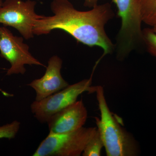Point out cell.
<instances>
[{
  "mask_svg": "<svg viewBox=\"0 0 156 156\" xmlns=\"http://www.w3.org/2000/svg\"><path fill=\"white\" fill-rule=\"evenodd\" d=\"M36 5L31 0H5L0 6V23L14 27L25 40L32 38L35 23L43 16L36 13Z\"/></svg>",
  "mask_w": 156,
  "mask_h": 156,
  "instance_id": "6",
  "label": "cell"
},
{
  "mask_svg": "<svg viewBox=\"0 0 156 156\" xmlns=\"http://www.w3.org/2000/svg\"><path fill=\"white\" fill-rule=\"evenodd\" d=\"M87 115L83 101H76L50 117L47 122L49 133L64 134L79 130L83 127Z\"/></svg>",
  "mask_w": 156,
  "mask_h": 156,
  "instance_id": "8",
  "label": "cell"
},
{
  "mask_svg": "<svg viewBox=\"0 0 156 156\" xmlns=\"http://www.w3.org/2000/svg\"><path fill=\"white\" fill-rule=\"evenodd\" d=\"M92 77L73 85L42 99L35 101L30 108L34 116L41 123H47L50 117L62 109L74 103L84 92H95L96 86H92Z\"/></svg>",
  "mask_w": 156,
  "mask_h": 156,
  "instance_id": "5",
  "label": "cell"
},
{
  "mask_svg": "<svg viewBox=\"0 0 156 156\" xmlns=\"http://www.w3.org/2000/svg\"><path fill=\"white\" fill-rule=\"evenodd\" d=\"M118 9L122 26L117 38V58L122 60L135 48L144 42L141 30L143 22L139 0H112Z\"/></svg>",
  "mask_w": 156,
  "mask_h": 156,
  "instance_id": "3",
  "label": "cell"
},
{
  "mask_svg": "<svg viewBox=\"0 0 156 156\" xmlns=\"http://www.w3.org/2000/svg\"><path fill=\"white\" fill-rule=\"evenodd\" d=\"M152 29L154 31V32L156 33V25L154 26L153 27V28Z\"/></svg>",
  "mask_w": 156,
  "mask_h": 156,
  "instance_id": "16",
  "label": "cell"
},
{
  "mask_svg": "<svg viewBox=\"0 0 156 156\" xmlns=\"http://www.w3.org/2000/svg\"><path fill=\"white\" fill-rule=\"evenodd\" d=\"M144 42L146 44L148 51L156 57V33L153 29L146 28L143 31Z\"/></svg>",
  "mask_w": 156,
  "mask_h": 156,
  "instance_id": "13",
  "label": "cell"
},
{
  "mask_svg": "<svg viewBox=\"0 0 156 156\" xmlns=\"http://www.w3.org/2000/svg\"><path fill=\"white\" fill-rule=\"evenodd\" d=\"M0 53L1 57L11 64L7 76L24 74L26 71V65L46 67L32 55L28 45L23 42V38L14 35L5 26H0Z\"/></svg>",
  "mask_w": 156,
  "mask_h": 156,
  "instance_id": "7",
  "label": "cell"
},
{
  "mask_svg": "<svg viewBox=\"0 0 156 156\" xmlns=\"http://www.w3.org/2000/svg\"><path fill=\"white\" fill-rule=\"evenodd\" d=\"M99 0H84V5L89 8H93L97 5Z\"/></svg>",
  "mask_w": 156,
  "mask_h": 156,
  "instance_id": "14",
  "label": "cell"
},
{
  "mask_svg": "<svg viewBox=\"0 0 156 156\" xmlns=\"http://www.w3.org/2000/svg\"><path fill=\"white\" fill-rule=\"evenodd\" d=\"M104 147L103 143L98 131L87 143L82 155L83 156H99Z\"/></svg>",
  "mask_w": 156,
  "mask_h": 156,
  "instance_id": "11",
  "label": "cell"
},
{
  "mask_svg": "<svg viewBox=\"0 0 156 156\" xmlns=\"http://www.w3.org/2000/svg\"><path fill=\"white\" fill-rule=\"evenodd\" d=\"M143 22L154 27L156 25V0H139Z\"/></svg>",
  "mask_w": 156,
  "mask_h": 156,
  "instance_id": "10",
  "label": "cell"
},
{
  "mask_svg": "<svg viewBox=\"0 0 156 156\" xmlns=\"http://www.w3.org/2000/svg\"><path fill=\"white\" fill-rule=\"evenodd\" d=\"M3 2L2 0H0V6L1 5H2V4Z\"/></svg>",
  "mask_w": 156,
  "mask_h": 156,
  "instance_id": "17",
  "label": "cell"
},
{
  "mask_svg": "<svg viewBox=\"0 0 156 156\" xmlns=\"http://www.w3.org/2000/svg\"><path fill=\"white\" fill-rule=\"evenodd\" d=\"M20 123L17 120L0 126V139H13L20 128Z\"/></svg>",
  "mask_w": 156,
  "mask_h": 156,
  "instance_id": "12",
  "label": "cell"
},
{
  "mask_svg": "<svg viewBox=\"0 0 156 156\" xmlns=\"http://www.w3.org/2000/svg\"><path fill=\"white\" fill-rule=\"evenodd\" d=\"M62 61L58 56L50 57L44 75L27 85L35 91V101L41 100L68 86L61 74Z\"/></svg>",
  "mask_w": 156,
  "mask_h": 156,
  "instance_id": "9",
  "label": "cell"
},
{
  "mask_svg": "<svg viewBox=\"0 0 156 156\" xmlns=\"http://www.w3.org/2000/svg\"><path fill=\"white\" fill-rule=\"evenodd\" d=\"M96 98L100 119L95 122L108 156H136L139 154V145L131 133L123 128L110 110L103 87L96 86Z\"/></svg>",
  "mask_w": 156,
  "mask_h": 156,
  "instance_id": "2",
  "label": "cell"
},
{
  "mask_svg": "<svg viewBox=\"0 0 156 156\" xmlns=\"http://www.w3.org/2000/svg\"><path fill=\"white\" fill-rule=\"evenodd\" d=\"M97 131L96 127L85 128L64 134L49 133L33 156H80Z\"/></svg>",
  "mask_w": 156,
  "mask_h": 156,
  "instance_id": "4",
  "label": "cell"
},
{
  "mask_svg": "<svg viewBox=\"0 0 156 156\" xmlns=\"http://www.w3.org/2000/svg\"><path fill=\"white\" fill-rule=\"evenodd\" d=\"M50 9L53 15H43L37 20L33 29L34 35L48 34L54 30H61L84 45L102 48V57L113 52L114 45L105 30L107 23L114 16L109 3L83 11L75 9L68 0H53Z\"/></svg>",
  "mask_w": 156,
  "mask_h": 156,
  "instance_id": "1",
  "label": "cell"
},
{
  "mask_svg": "<svg viewBox=\"0 0 156 156\" xmlns=\"http://www.w3.org/2000/svg\"><path fill=\"white\" fill-rule=\"evenodd\" d=\"M0 91H1V92H2V93L3 94H4V95H6V96H7V95H9V96H10V94H8V93H6V92H4V91H2V89H0Z\"/></svg>",
  "mask_w": 156,
  "mask_h": 156,
  "instance_id": "15",
  "label": "cell"
}]
</instances>
